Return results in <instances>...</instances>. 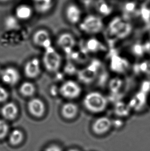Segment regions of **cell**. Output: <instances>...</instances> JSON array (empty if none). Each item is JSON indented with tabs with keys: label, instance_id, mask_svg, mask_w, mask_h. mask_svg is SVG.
Returning <instances> with one entry per match:
<instances>
[{
	"label": "cell",
	"instance_id": "6da1fadb",
	"mask_svg": "<svg viewBox=\"0 0 150 151\" xmlns=\"http://www.w3.org/2000/svg\"><path fill=\"white\" fill-rule=\"evenodd\" d=\"M108 38L113 41H121L127 39L132 35L133 26L130 21L123 17H114L106 25Z\"/></svg>",
	"mask_w": 150,
	"mask_h": 151
},
{
	"label": "cell",
	"instance_id": "7a4b0ae2",
	"mask_svg": "<svg viewBox=\"0 0 150 151\" xmlns=\"http://www.w3.org/2000/svg\"><path fill=\"white\" fill-rule=\"evenodd\" d=\"M109 100L106 94L98 90L89 91L83 96V108L93 114H101L107 110Z\"/></svg>",
	"mask_w": 150,
	"mask_h": 151
},
{
	"label": "cell",
	"instance_id": "3957f363",
	"mask_svg": "<svg viewBox=\"0 0 150 151\" xmlns=\"http://www.w3.org/2000/svg\"><path fill=\"white\" fill-rule=\"evenodd\" d=\"M79 29L89 37L96 36L104 31L106 25L101 17L97 14H87L79 23Z\"/></svg>",
	"mask_w": 150,
	"mask_h": 151
},
{
	"label": "cell",
	"instance_id": "277c9868",
	"mask_svg": "<svg viewBox=\"0 0 150 151\" xmlns=\"http://www.w3.org/2000/svg\"><path fill=\"white\" fill-rule=\"evenodd\" d=\"M100 68V63L98 60H94L90 62L79 73V78L81 82L84 84H92L98 78Z\"/></svg>",
	"mask_w": 150,
	"mask_h": 151
},
{
	"label": "cell",
	"instance_id": "5b68a950",
	"mask_svg": "<svg viewBox=\"0 0 150 151\" xmlns=\"http://www.w3.org/2000/svg\"><path fill=\"white\" fill-rule=\"evenodd\" d=\"M60 91L62 96L65 98L74 100L81 96L83 89L78 82L73 80H69L61 85Z\"/></svg>",
	"mask_w": 150,
	"mask_h": 151
},
{
	"label": "cell",
	"instance_id": "8992f818",
	"mask_svg": "<svg viewBox=\"0 0 150 151\" xmlns=\"http://www.w3.org/2000/svg\"><path fill=\"white\" fill-rule=\"evenodd\" d=\"M43 56V63L48 71L54 72L59 69L61 63V58L59 53L53 47L46 49Z\"/></svg>",
	"mask_w": 150,
	"mask_h": 151
},
{
	"label": "cell",
	"instance_id": "52a82bcc",
	"mask_svg": "<svg viewBox=\"0 0 150 151\" xmlns=\"http://www.w3.org/2000/svg\"><path fill=\"white\" fill-rule=\"evenodd\" d=\"M112 127V120L108 116H101L94 121L91 127L95 134L101 135L107 133Z\"/></svg>",
	"mask_w": 150,
	"mask_h": 151
},
{
	"label": "cell",
	"instance_id": "ba28073f",
	"mask_svg": "<svg viewBox=\"0 0 150 151\" xmlns=\"http://www.w3.org/2000/svg\"><path fill=\"white\" fill-rule=\"evenodd\" d=\"M65 16L67 21L72 24H79L83 18L82 11L80 7L74 3H70L66 6Z\"/></svg>",
	"mask_w": 150,
	"mask_h": 151
},
{
	"label": "cell",
	"instance_id": "9c48e42d",
	"mask_svg": "<svg viewBox=\"0 0 150 151\" xmlns=\"http://www.w3.org/2000/svg\"><path fill=\"white\" fill-rule=\"evenodd\" d=\"M128 60L118 55H114L110 60V67L116 75H122L130 69Z\"/></svg>",
	"mask_w": 150,
	"mask_h": 151
},
{
	"label": "cell",
	"instance_id": "30bf717a",
	"mask_svg": "<svg viewBox=\"0 0 150 151\" xmlns=\"http://www.w3.org/2000/svg\"><path fill=\"white\" fill-rule=\"evenodd\" d=\"M95 36L89 37L84 45L85 51L89 54H96L106 51V45L98 40Z\"/></svg>",
	"mask_w": 150,
	"mask_h": 151
},
{
	"label": "cell",
	"instance_id": "8fae6325",
	"mask_svg": "<svg viewBox=\"0 0 150 151\" xmlns=\"http://www.w3.org/2000/svg\"><path fill=\"white\" fill-rule=\"evenodd\" d=\"M1 78L5 84L14 85L18 82L20 74L16 69L9 67L3 70Z\"/></svg>",
	"mask_w": 150,
	"mask_h": 151
},
{
	"label": "cell",
	"instance_id": "7c38bea8",
	"mask_svg": "<svg viewBox=\"0 0 150 151\" xmlns=\"http://www.w3.org/2000/svg\"><path fill=\"white\" fill-rule=\"evenodd\" d=\"M34 41L37 45L44 47L45 49L51 47V40L49 33L44 29L37 31L34 35Z\"/></svg>",
	"mask_w": 150,
	"mask_h": 151
},
{
	"label": "cell",
	"instance_id": "4fadbf2b",
	"mask_svg": "<svg viewBox=\"0 0 150 151\" xmlns=\"http://www.w3.org/2000/svg\"><path fill=\"white\" fill-rule=\"evenodd\" d=\"M28 108L29 112L34 116L40 117L44 113V104L39 99L31 100L28 104Z\"/></svg>",
	"mask_w": 150,
	"mask_h": 151
},
{
	"label": "cell",
	"instance_id": "5bb4252c",
	"mask_svg": "<svg viewBox=\"0 0 150 151\" xmlns=\"http://www.w3.org/2000/svg\"><path fill=\"white\" fill-rule=\"evenodd\" d=\"M25 73L27 76L30 78L37 77L40 73V61L35 58L27 63L25 66Z\"/></svg>",
	"mask_w": 150,
	"mask_h": 151
},
{
	"label": "cell",
	"instance_id": "9a60e30c",
	"mask_svg": "<svg viewBox=\"0 0 150 151\" xmlns=\"http://www.w3.org/2000/svg\"><path fill=\"white\" fill-rule=\"evenodd\" d=\"M33 14V8L27 4H20L15 9V16L18 20H27L31 18Z\"/></svg>",
	"mask_w": 150,
	"mask_h": 151
},
{
	"label": "cell",
	"instance_id": "2e32d148",
	"mask_svg": "<svg viewBox=\"0 0 150 151\" xmlns=\"http://www.w3.org/2000/svg\"><path fill=\"white\" fill-rule=\"evenodd\" d=\"M58 43L60 47L66 51L71 50L76 45V40L69 33H63L59 37Z\"/></svg>",
	"mask_w": 150,
	"mask_h": 151
},
{
	"label": "cell",
	"instance_id": "e0dca14e",
	"mask_svg": "<svg viewBox=\"0 0 150 151\" xmlns=\"http://www.w3.org/2000/svg\"><path fill=\"white\" fill-rule=\"evenodd\" d=\"M79 107L73 102L65 103L62 108V114L65 118L73 119L77 116L79 112Z\"/></svg>",
	"mask_w": 150,
	"mask_h": 151
},
{
	"label": "cell",
	"instance_id": "ac0fdd59",
	"mask_svg": "<svg viewBox=\"0 0 150 151\" xmlns=\"http://www.w3.org/2000/svg\"><path fill=\"white\" fill-rule=\"evenodd\" d=\"M2 116L7 120H13L18 113V109L13 103H8L4 105L1 110Z\"/></svg>",
	"mask_w": 150,
	"mask_h": 151
},
{
	"label": "cell",
	"instance_id": "d6986e66",
	"mask_svg": "<svg viewBox=\"0 0 150 151\" xmlns=\"http://www.w3.org/2000/svg\"><path fill=\"white\" fill-rule=\"evenodd\" d=\"M134 70L137 73L142 76H150V58L140 60L135 66Z\"/></svg>",
	"mask_w": 150,
	"mask_h": 151
},
{
	"label": "cell",
	"instance_id": "ffe728a7",
	"mask_svg": "<svg viewBox=\"0 0 150 151\" xmlns=\"http://www.w3.org/2000/svg\"><path fill=\"white\" fill-rule=\"evenodd\" d=\"M35 8L40 13H46L51 10L54 5L53 0H31Z\"/></svg>",
	"mask_w": 150,
	"mask_h": 151
},
{
	"label": "cell",
	"instance_id": "44dd1931",
	"mask_svg": "<svg viewBox=\"0 0 150 151\" xmlns=\"http://www.w3.org/2000/svg\"><path fill=\"white\" fill-rule=\"evenodd\" d=\"M96 8L98 13V15L101 17L102 18L104 16L109 15L112 11L111 6L104 0H100L97 2Z\"/></svg>",
	"mask_w": 150,
	"mask_h": 151
},
{
	"label": "cell",
	"instance_id": "7402d4cb",
	"mask_svg": "<svg viewBox=\"0 0 150 151\" xmlns=\"http://www.w3.org/2000/svg\"><path fill=\"white\" fill-rule=\"evenodd\" d=\"M123 80L119 77L112 78L109 83V89L111 93L116 94L120 92L124 87Z\"/></svg>",
	"mask_w": 150,
	"mask_h": 151
},
{
	"label": "cell",
	"instance_id": "603a6c76",
	"mask_svg": "<svg viewBox=\"0 0 150 151\" xmlns=\"http://www.w3.org/2000/svg\"><path fill=\"white\" fill-rule=\"evenodd\" d=\"M115 108V112L118 117L123 118L128 116L131 111V108L129 104L124 103L123 104L122 108H121V103H118Z\"/></svg>",
	"mask_w": 150,
	"mask_h": 151
},
{
	"label": "cell",
	"instance_id": "cb8c5ba5",
	"mask_svg": "<svg viewBox=\"0 0 150 151\" xmlns=\"http://www.w3.org/2000/svg\"><path fill=\"white\" fill-rule=\"evenodd\" d=\"M4 25L6 29L13 30L17 29L19 25L18 19L15 16L9 15L4 20Z\"/></svg>",
	"mask_w": 150,
	"mask_h": 151
},
{
	"label": "cell",
	"instance_id": "d4e9b609",
	"mask_svg": "<svg viewBox=\"0 0 150 151\" xmlns=\"http://www.w3.org/2000/svg\"><path fill=\"white\" fill-rule=\"evenodd\" d=\"M20 92L22 94L26 96H33L35 92V87L34 84L30 82H24L21 86Z\"/></svg>",
	"mask_w": 150,
	"mask_h": 151
},
{
	"label": "cell",
	"instance_id": "484cf974",
	"mask_svg": "<svg viewBox=\"0 0 150 151\" xmlns=\"http://www.w3.org/2000/svg\"><path fill=\"white\" fill-rule=\"evenodd\" d=\"M23 139V133L18 129H14L12 131L9 137V141L12 145H18L22 142Z\"/></svg>",
	"mask_w": 150,
	"mask_h": 151
},
{
	"label": "cell",
	"instance_id": "4316f807",
	"mask_svg": "<svg viewBox=\"0 0 150 151\" xmlns=\"http://www.w3.org/2000/svg\"><path fill=\"white\" fill-rule=\"evenodd\" d=\"M9 130V127L6 122L0 120V139L6 136Z\"/></svg>",
	"mask_w": 150,
	"mask_h": 151
},
{
	"label": "cell",
	"instance_id": "83f0119b",
	"mask_svg": "<svg viewBox=\"0 0 150 151\" xmlns=\"http://www.w3.org/2000/svg\"><path fill=\"white\" fill-rule=\"evenodd\" d=\"M144 47L145 53L148 55L150 58V32L146 34V37L144 38V41H142Z\"/></svg>",
	"mask_w": 150,
	"mask_h": 151
},
{
	"label": "cell",
	"instance_id": "f1b7e54d",
	"mask_svg": "<svg viewBox=\"0 0 150 151\" xmlns=\"http://www.w3.org/2000/svg\"><path fill=\"white\" fill-rule=\"evenodd\" d=\"M8 92L5 88L0 86V102H3L8 98Z\"/></svg>",
	"mask_w": 150,
	"mask_h": 151
},
{
	"label": "cell",
	"instance_id": "f546056e",
	"mask_svg": "<svg viewBox=\"0 0 150 151\" xmlns=\"http://www.w3.org/2000/svg\"><path fill=\"white\" fill-rule=\"evenodd\" d=\"M112 125L113 127H115L117 128H119L122 126L123 122L120 119H116V120H112Z\"/></svg>",
	"mask_w": 150,
	"mask_h": 151
},
{
	"label": "cell",
	"instance_id": "4dcf8cb0",
	"mask_svg": "<svg viewBox=\"0 0 150 151\" xmlns=\"http://www.w3.org/2000/svg\"><path fill=\"white\" fill-rule=\"evenodd\" d=\"M44 151H62V150L59 146L53 145L47 147Z\"/></svg>",
	"mask_w": 150,
	"mask_h": 151
},
{
	"label": "cell",
	"instance_id": "1f68e13d",
	"mask_svg": "<svg viewBox=\"0 0 150 151\" xmlns=\"http://www.w3.org/2000/svg\"><path fill=\"white\" fill-rule=\"evenodd\" d=\"M11 1L12 0H0V3H7Z\"/></svg>",
	"mask_w": 150,
	"mask_h": 151
},
{
	"label": "cell",
	"instance_id": "d6a6232c",
	"mask_svg": "<svg viewBox=\"0 0 150 151\" xmlns=\"http://www.w3.org/2000/svg\"><path fill=\"white\" fill-rule=\"evenodd\" d=\"M2 71H3V70L1 69L0 68V78H1V76H2Z\"/></svg>",
	"mask_w": 150,
	"mask_h": 151
},
{
	"label": "cell",
	"instance_id": "836d02e7",
	"mask_svg": "<svg viewBox=\"0 0 150 151\" xmlns=\"http://www.w3.org/2000/svg\"><path fill=\"white\" fill-rule=\"evenodd\" d=\"M69 151H80L79 150H78L77 149H71Z\"/></svg>",
	"mask_w": 150,
	"mask_h": 151
},
{
	"label": "cell",
	"instance_id": "e575fe53",
	"mask_svg": "<svg viewBox=\"0 0 150 151\" xmlns=\"http://www.w3.org/2000/svg\"><path fill=\"white\" fill-rule=\"evenodd\" d=\"M149 100H150V96H149Z\"/></svg>",
	"mask_w": 150,
	"mask_h": 151
}]
</instances>
